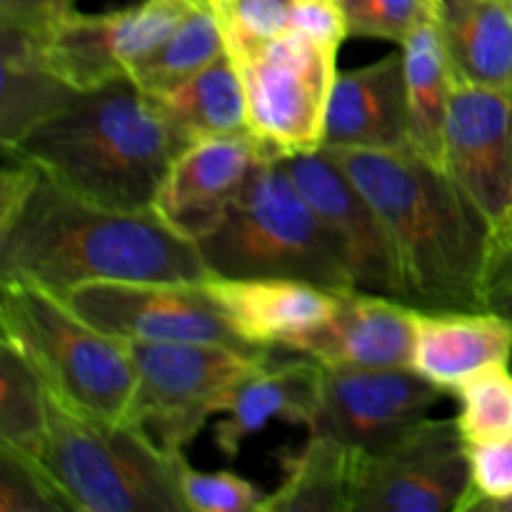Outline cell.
<instances>
[{
	"instance_id": "6da1fadb",
	"label": "cell",
	"mask_w": 512,
	"mask_h": 512,
	"mask_svg": "<svg viewBox=\"0 0 512 512\" xmlns=\"http://www.w3.org/2000/svg\"><path fill=\"white\" fill-rule=\"evenodd\" d=\"M210 275L195 240L155 210L130 213L90 203L18 150H3V283H33L65 298L90 280L205 283Z\"/></svg>"
},
{
	"instance_id": "7a4b0ae2",
	"label": "cell",
	"mask_w": 512,
	"mask_h": 512,
	"mask_svg": "<svg viewBox=\"0 0 512 512\" xmlns=\"http://www.w3.org/2000/svg\"><path fill=\"white\" fill-rule=\"evenodd\" d=\"M383 220L400 300L420 310H485L493 233L473 200L413 150L323 148Z\"/></svg>"
},
{
	"instance_id": "3957f363",
	"label": "cell",
	"mask_w": 512,
	"mask_h": 512,
	"mask_svg": "<svg viewBox=\"0 0 512 512\" xmlns=\"http://www.w3.org/2000/svg\"><path fill=\"white\" fill-rule=\"evenodd\" d=\"M188 145L153 95L128 75L80 90L13 150L90 203L150 213L170 165Z\"/></svg>"
},
{
	"instance_id": "277c9868",
	"label": "cell",
	"mask_w": 512,
	"mask_h": 512,
	"mask_svg": "<svg viewBox=\"0 0 512 512\" xmlns=\"http://www.w3.org/2000/svg\"><path fill=\"white\" fill-rule=\"evenodd\" d=\"M3 340L20 350L45 390L85 418L128 423L138 370L128 340L103 333L68 300L33 283H3Z\"/></svg>"
},
{
	"instance_id": "5b68a950",
	"label": "cell",
	"mask_w": 512,
	"mask_h": 512,
	"mask_svg": "<svg viewBox=\"0 0 512 512\" xmlns=\"http://www.w3.org/2000/svg\"><path fill=\"white\" fill-rule=\"evenodd\" d=\"M195 245L210 273L223 278H295L335 290L355 288L338 243L283 158L265 160Z\"/></svg>"
},
{
	"instance_id": "8992f818",
	"label": "cell",
	"mask_w": 512,
	"mask_h": 512,
	"mask_svg": "<svg viewBox=\"0 0 512 512\" xmlns=\"http://www.w3.org/2000/svg\"><path fill=\"white\" fill-rule=\"evenodd\" d=\"M180 458L133 423L85 418L48 393V435L35 465L75 512H188Z\"/></svg>"
},
{
	"instance_id": "52a82bcc",
	"label": "cell",
	"mask_w": 512,
	"mask_h": 512,
	"mask_svg": "<svg viewBox=\"0 0 512 512\" xmlns=\"http://www.w3.org/2000/svg\"><path fill=\"white\" fill-rule=\"evenodd\" d=\"M128 348L138 370L128 423L145 430L170 455L183 453L210 415L223 410L230 390L273 353V348L165 340H128Z\"/></svg>"
},
{
	"instance_id": "ba28073f",
	"label": "cell",
	"mask_w": 512,
	"mask_h": 512,
	"mask_svg": "<svg viewBox=\"0 0 512 512\" xmlns=\"http://www.w3.org/2000/svg\"><path fill=\"white\" fill-rule=\"evenodd\" d=\"M338 50L285 33L233 58L243 80L248 130L275 158L323 150Z\"/></svg>"
},
{
	"instance_id": "9c48e42d",
	"label": "cell",
	"mask_w": 512,
	"mask_h": 512,
	"mask_svg": "<svg viewBox=\"0 0 512 512\" xmlns=\"http://www.w3.org/2000/svg\"><path fill=\"white\" fill-rule=\"evenodd\" d=\"M468 453L455 418H423L373 450H355L350 512L458 510Z\"/></svg>"
},
{
	"instance_id": "30bf717a",
	"label": "cell",
	"mask_w": 512,
	"mask_h": 512,
	"mask_svg": "<svg viewBox=\"0 0 512 512\" xmlns=\"http://www.w3.org/2000/svg\"><path fill=\"white\" fill-rule=\"evenodd\" d=\"M70 308L123 340L218 343L260 350L230 325L203 283L90 280L65 295Z\"/></svg>"
},
{
	"instance_id": "8fae6325",
	"label": "cell",
	"mask_w": 512,
	"mask_h": 512,
	"mask_svg": "<svg viewBox=\"0 0 512 512\" xmlns=\"http://www.w3.org/2000/svg\"><path fill=\"white\" fill-rule=\"evenodd\" d=\"M443 170L488 220L493 255L512 245V90L455 83Z\"/></svg>"
},
{
	"instance_id": "7c38bea8",
	"label": "cell",
	"mask_w": 512,
	"mask_h": 512,
	"mask_svg": "<svg viewBox=\"0 0 512 512\" xmlns=\"http://www.w3.org/2000/svg\"><path fill=\"white\" fill-rule=\"evenodd\" d=\"M445 390L413 368H325L308 433L373 450L428 418Z\"/></svg>"
},
{
	"instance_id": "4fadbf2b",
	"label": "cell",
	"mask_w": 512,
	"mask_h": 512,
	"mask_svg": "<svg viewBox=\"0 0 512 512\" xmlns=\"http://www.w3.org/2000/svg\"><path fill=\"white\" fill-rule=\"evenodd\" d=\"M193 0H145L113 13H78L40 33L55 75L75 90H93L118 78L170 38Z\"/></svg>"
},
{
	"instance_id": "5bb4252c",
	"label": "cell",
	"mask_w": 512,
	"mask_h": 512,
	"mask_svg": "<svg viewBox=\"0 0 512 512\" xmlns=\"http://www.w3.org/2000/svg\"><path fill=\"white\" fill-rule=\"evenodd\" d=\"M290 178L338 243L355 288L400 300L398 265L378 210L328 150L283 158Z\"/></svg>"
},
{
	"instance_id": "9a60e30c",
	"label": "cell",
	"mask_w": 512,
	"mask_h": 512,
	"mask_svg": "<svg viewBox=\"0 0 512 512\" xmlns=\"http://www.w3.org/2000/svg\"><path fill=\"white\" fill-rule=\"evenodd\" d=\"M270 158L250 130L195 140L170 165L155 213L185 238H203Z\"/></svg>"
},
{
	"instance_id": "2e32d148",
	"label": "cell",
	"mask_w": 512,
	"mask_h": 512,
	"mask_svg": "<svg viewBox=\"0 0 512 512\" xmlns=\"http://www.w3.org/2000/svg\"><path fill=\"white\" fill-rule=\"evenodd\" d=\"M415 308L365 290H340L333 313L298 335L285 350L308 355L325 368H410Z\"/></svg>"
},
{
	"instance_id": "e0dca14e",
	"label": "cell",
	"mask_w": 512,
	"mask_h": 512,
	"mask_svg": "<svg viewBox=\"0 0 512 512\" xmlns=\"http://www.w3.org/2000/svg\"><path fill=\"white\" fill-rule=\"evenodd\" d=\"M323 148L410 150L403 48L363 68L338 70Z\"/></svg>"
},
{
	"instance_id": "ac0fdd59",
	"label": "cell",
	"mask_w": 512,
	"mask_h": 512,
	"mask_svg": "<svg viewBox=\"0 0 512 512\" xmlns=\"http://www.w3.org/2000/svg\"><path fill=\"white\" fill-rule=\"evenodd\" d=\"M203 285L230 325L258 348H288L333 313L340 293L295 278L210 275Z\"/></svg>"
},
{
	"instance_id": "d6986e66",
	"label": "cell",
	"mask_w": 512,
	"mask_h": 512,
	"mask_svg": "<svg viewBox=\"0 0 512 512\" xmlns=\"http://www.w3.org/2000/svg\"><path fill=\"white\" fill-rule=\"evenodd\" d=\"M512 360V318L495 310L415 308L410 368L433 385L455 390L473 375Z\"/></svg>"
},
{
	"instance_id": "ffe728a7",
	"label": "cell",
	"mask_w": 512,
	"mask_h": 512,
	"mask_svg": "<svg viewBox=\"0 0 512 512\" xmlns=\"http://www.w3.org/2000/svg\"><path fill=\"white\" fill-rule=\"evenodd\" d=\"M323 365L303 355L283 365H260L245 375L225 398V418L215 425V445L228 460L273 420L308 425L320 393Z\"/></svg>"
},
{
	"instance_id": "44dd1931",
	"label": "cell",
	"mask_w": 512,
	"mask_h": 512,
	"mask_svg": "<svg viewBox=\"0 0 512 512\" xmlns=\"http://www.w3.org/2000/svg\"><path fill=\"white\" fill-rule=\"evenodd\" d=\"M0 143L13 150L60 113L80 90L70 88L50 68L43 53L40 33L18 28H0Z\"/></svg>"
},
{
	"instance_id": "7402d4cb",
	"label": "cell",
	"mask_w": 512,
	"mask_h": 512,
	"mask_svg": "<svg viewBox=\"0 0 512 512\" xmlns=\"http://www.w3.org/2000/svg\"><path fill=\"white\" fill-rule=\"evenodd\" d=\"M440 33L458 83L512 90V13L503 0H448Z\"/></svg>"
},
{
	"instance_id": "603a6c76",
	"label": "cell",
	"mask_w": 512,
	"mask_h": 512,
	"mask_svg": "<svg viewBox=\"0 0 512 512\" xmlns=\"http://www.w3.org/2000/svg\"><path fill=\"white\" fill-rule=\"evenodd\" d=\"M400 48L405 55V83H408L410 150L443 168L445 123L458 80L445 50L440 23L418 28Z\"/></svg>"
},
{
	"instance_id": "cb8c5ba5",
	"label": "cell",
	"mask_w": 512,
	"mask_h": 512,
	"mask_svg": "<svg viewBox=\"0 0 512 512\" xmlns=\"http://www.w3.org/2000/svg\"><path fill=\"white\" fill-rule=\"evenodd\" d=\"M153 98L190 145L195 140L248 130L243 80L228 53Z\"/></svg>"
},
{
	"instance_id": "d4e9b609",
	"label": "cell",
	"mask_w": 512,
	"mask_h": 512,
	"mask_svg": "<svg viewBox=\"0 0 512 512\" xmlns=\"http://www.w3.org/2000/svg\"><path fill=\"white\" fill-rule=\"evenodd\" d=\"M283 460V485L265 495L260 512H350L355 450L308 433L303 448Z\"/></svg>"
},
{
	"instance_id": "484cf974",
	"label": "cell",
	"mask_w": 512,
	"mask_h": 512,
	"mask_svg": "<svg viewBox=\"0 0 512 512\" xmlns=\"http://www.w3.org/2000/svg\"><path fill=\"white\" fill-rule=\"evenodd\" d=\"M225 38L218 15L210 0H193L188 15L150 55L133 65L128 75L140 90L158 95L190 75L208 68L213 60L225 55Z\"/></svg>"
},
{
	"instance_id": "4316f807",
	"label": "cell",
	"mask_w": 512,
	"mask_h": 512,
	"mask_svg": "<svg viewBox=\"0 0 512 512\" xmlns=\"http://www.w3.org/2000/svg\"><path fill=\"white\" fill-rule=\"evenodd\" d=\"M48 435V390L15 345L0 343V445L38 463Z\"/></svg>"
},
{
	"instance_id": "83f0119b",
	"label": "cell",
	"mask_w": 512,
	"mask_h": 512,
	"mask_svg": "<svg viewBox=\"0 0 512 512\" xmlns=\"http://www.w3.org/2000/svg\"><path fill=\"white\" fill-rule=\"evenodd\" d=\"M458 395V423L465 443L490 438H512V373L495 365L473 375L453 390Z\"/></svg>"
},
{
	"instance_id": "f1b7e54d",
	"label": "cell",
	"mask_w": 512,
	"mask_h": 512,
	"mask_svg": "<svg viewBox=\"0 0 512 512\" xmlns=\"http://www.w3.org/2000/svg\"><path fill=\"white\" fill-rule=\"evenodd\" d=\"M230 58L290 33L295 0H210Z\"/></svg>"
},
{
	"instance_id": "f546056e",
	"label": "cell",
	"mask_w": 512,
	"mask_h": 512,
	"mask_svg": "<svg viewBox=\"0 0 512 512\" xmlns=\"http://www.w3.org/2000/svg\"><path fill=\"white\" fill-rule=\"evenodd\" d=\"M350 35L403 45L423 25L440 23L443 0H340Z\"/></svg>"
},
{
	"instance_id": "4dcf8cb0",
	"label": "cell",
	"mask_w": 512,
	"mask_h": 512,
	"mask_svg": "<svg viewBox=\"0 0 512 512\" xmlns=\"http://www.w3.org/2000/svg\"><path fill=\"white\" fill-rule=\"evenodd\" d=\"M468 488L458 510H490L512 498V438H490L465 443Z\"/></svg>"
},
{
	"instance_id": "1f68e13d",
	"label": "cell",
	"mask_w": 512,
	"mask_h": 512,
	"mask_svg": "<svg viewBox=\"0 0 512 512\" xmlns=\"http://www.w3.org/2000/svg\"><path fill=\"white\" fill-rule=\"evenodd\" d=\"M180 493L188 512H250L260 510L265 495L235 473H203L180 458Z\"/></svg>"
},
{
	"instance_id": "d6a6232c",
	"label": "cell",
	"mask_w": 512,
	"mask_h": 512,
	"mask_svg": "<svg viewBox=\"0 0 512 512\" xmlns=\"http://www.w3.org/2000/svg\"><path fill=\"white\" fill-rule=\"evenodd\" d=\"M70 510L33 460L0 445V512Z\"/></svg>"
},
{
	"instance_id": "836d02e7",
	"label": "cell",
	"mask_w": 512,
	"mask_h": 512,
	"mask_svg": "<svg viewBox=\"0 0 512 512\" xmlns=\"http://www.w3.org/2000/svg\"><path fill=\"white\" fill-rule=\"evenodd\" d=\"M290 33L305 40L340 48L348 38V20L338 0H295Z\"/></svg>"
},
{
	"instance_id": "e575fe53",
	"label": "cell",
	"mask_w": 512,
	"mask_h": 512,
	"mask_svg": "<svg viewBox=\"0 0 512 512\" xmlns=\"http://www.w3.org/2000/svg\"><path fill=\"white\" fill-rule=\"evenodd\" d=\"M75 10V0H0V28L45 33Z\"/></svg>"
},
{
	"instance_id": "d590c367",
	"label": "cell",
	"mask_w": 512,
	"mask_h": 512,
	"mask_svg": "<svg viewBox=\"0 0 512 512\" xmlns=\"http://www.w3.org/2000/svg\"><path fill=\"white\" fill-rule=\"evenodd\" d=\"M485 310L512 318V245L498 250L485 278Z\"/></svg>"
},
{
	"instance_id": "8d00e7d4",
	"label": "cell",
	"mask_w": 512,
	"mask_h": 512,
	"mask_svg": "<svg viewBox=\"0 0 512 512\" xmlns=\"http://www.w3.org/2000/svg\"><path fill=\"white\" fill-rule=\"evenodd\" d=\"M490 510H493V512H512V498L500 500V503H495Z\"/></svg>"
},
{
	"instance_id": "74e56055",
	"label": "cell",
	"mask_w": 512,
	"mask_h": 512,
	"mask_svg": "<svg viewBox=\"0 0 512 512\" xmlns=\"http://www.w3.org/2000/svg\"><path fill=\"white\" fill-rule=\"evenodd\" d=\"M503 3H505V8H508L510 13H512V0H503Z\"/></svg>"
},
{
	"instance_id": "f35d334b",
	"label": "cell",
	"mask_w": 512,
	"mask_h": 512,
	"mask_svg": "<svg viewBox=\"0 0 512 512\" xmlns=\"http://www.w3.org/2000/svg\"><path fill=\"white\" fill-rule=\"evenodd\" d=\"M443 3H448V0H443Z\"/></svg>"
},
{
	"instance_id": "ab89813d",
	"label": "cell",
	"mask_w": 512,
	"mask_h": 512,
	"mask_svg": "<svg viewBox=\"0 0 512 512\" xmlns=\"http://www.w3.org/2000/svg\"><path fill=\"white\" fill-rule=\"evenodd\" d=\"M338 3H340V0H338Z\"/></svg>"
}]
</instances>
